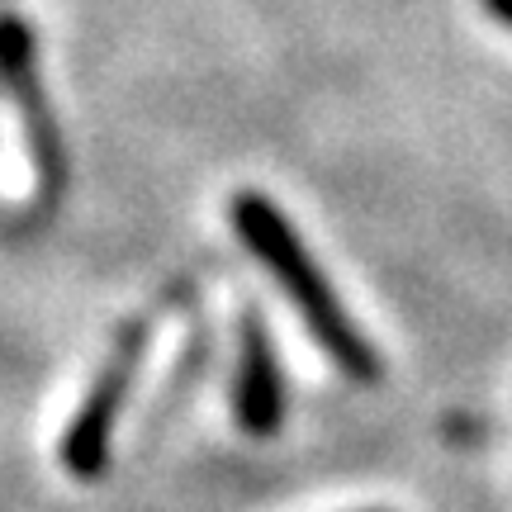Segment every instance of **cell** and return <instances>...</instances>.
Instances as JSON below:
<instances>
[{
  "mask_svg": "<svg viewBox=\"0 0 512 512\" xmlns=\"http://www.w3.org/2000/svg\"><path fill=\"white\" fill-rule=\"evenodd\" d=\"M228 214H233L238 238L247 242L256 252V261L271 271L275 285L290 294V304L299 309V318L309 323L313 342L332 356V366L361 384L380 380L384 366H380V356H375V347L366 342V332L351 323V313L342 309V299H337V290L328 285L323 266H313V256L304 252V242H299V233L290 228V219H285L266 195H256V190H242Z\"/></svg>",
  "mask_w": 512,
  "mask_h": 512,
  "instance_id": "1",
  "label": "cell"
},
{
  "mask_svg": "<svg viewBox=\"0 0 512 512\" xmlns=\"http://www.w3.org/2000/svg\"><path fill=\"white\" fill-rule=\"evenodd\" d=\"M143 351H147V318L143 323H128L119 332L114 351L105 356V366L95 370V384L86 389V399L76 408L72 427L62 432V465L67 475L76 479H100L105 465H110V437H114V422L124 413V399L133 389V375L143 366Z\"/></svg>",
  "mask_w": 512,
  "mask_h": 512,
  "instance_id": "2",
  "label": "cell"
},
{
  "mask_svg": "<svg viewBox=\"0 0 512 512\" xmlns=\"http://www.w3.org/2000/svg\"><path fill=\"white\" fill-rule=\"evenodd\" d=\"M0 86L15 100L19 119H24V138H29L34 171H38V190H43V200H53L57 190H62V181H67L62 133H57V119H53V110H48V95H43L34 34H29V24L15 15H0Z\"/></svg>",
  "mask_w": 512,
  "mask_h": 512,
  "instance_id": "3",
  "label": "cell"
},
{
  "mask_svg": "<svg viewBox=\"0 0 512 512\" xmlns=\"http://www.w3.org/2000/svg\"><path fill=\"white\" fill-rule=\"evenodd\" d=\"M233 408H238V427L247 437H275L280 422H285V375H280V361H275L271 332L256 313H242Z\"/></svg>",
  "mask_w": 512,
  "mask_h": 512,
  "instance_id": "4",
  "label": "cell"
},
{
  "mask_svg": "<svg viewBox=\"0 0 512 512\" xmlns=\"http://www.w3.org/2000/svg\"><path fill=\"white\" fill-rule=\"evenodd\" d=\"M484 10H489L498 24H508L512 29V0H484Z\"/></svg>",
  "mask_w": 512,
  "mask_h": 512,
  "instance_id": "5",
  "label": "cell"
},
{
  "mask_svg": "<svg viewBox=\"0 0 512 512\" xmlns=\"http://www.w3.org/2000/svg\"><path fill=\"white\" fill-rule=\"evenodd\" d=\"M370 512H380V508H370Z\"/></svg>",
  "mask_w": 512,
  "mask_h": 512,
  "instance_id": "6",
  "label": "cell"
}]
</instances>
